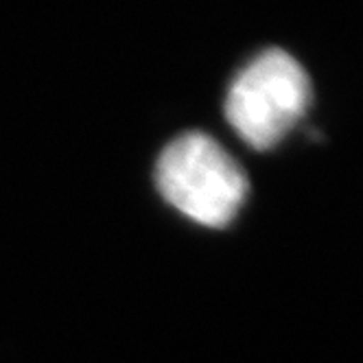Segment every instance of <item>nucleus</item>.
<instances>
[{"mask_svg":"<svg viewBox=\"0 0 363 363\" xmlns=\"http://www.w3.org/2000/svg\"><path fill=\"white\" fill-rule=\"evenodd\" d=\"M311 79L280 48L256 55L230 84L225 118L252 149L276 147L311 108Z\"/></svg>","mask_w":363,"mask_h":363,"instance_id":"obj_2","label":"nucleus"},{"mask_svg":"<svg viewBox=\"0 0 363 363\" xmlns=\"http://www.w3.org/2000/svg\"><path fill=\"white\" fill-rule=\"evenodd\" d=\"M155 184L175 211L206 228L228 225L250 191L243 167L201 132L182 134L162 149Z\"/></svg>","mask_w":363,"mask_h":363,"instance_id":"obj_1","label":"nucleus"}]
</instances>
